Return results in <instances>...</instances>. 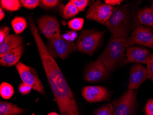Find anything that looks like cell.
Segmentation results:
<instances>
[{"instance_id":"obj_10","label":"cell","mask_w":153,"mask_h":115,"mask_svg":"<svg viewBox=\"0 0 153 115\" xmlns=\"http://www.w3.org/2000/svg\"><path fill=\"white\" fill-rule=\"evenodd\" d=\"M130 46L136 44L153 48V32L149 28L139 25L136 27L128 37Z\"/></svg>"},{"instance_id":"obj_20","label":"cell","mask_w":153,"mask_h":115,"mask_svg":"<svg viewBox=\"0 0 153 115\" xmlns=\"http://www.w3.org/2000/svg\"><path fill=\"white\" fill-rule=\"evenodd\" d=\"M79 9L71 1L69 2L63 8L62 17L64 19H68L75 16L79 13Z\"/></svg>"},{"instance_id":"obj_14","label":"cell","mask_w":153,"mask_h":115,"mask_svg":"<svg viewBox=\"0 0 153 115\" xmlns=\"http://www.w3.org/2000/svg\"><path fill=\"white\" fill-rule=\"evenodd\" d=\"M153 55L147 49L138 47H130L126 51L128 61L131 63L147 64Z\"/></svg>"},{"instance_id":"obj_24","label":"cell","mask_w":153,"mask_h":115,"mask_svg":"<svg viewBox=\"0 0 153 115\" xmlns=\"http://www.w3.org/2000/svg\"><path fill=\"white\" fill-rule=\"evenodd\" d=\"M84 21V19L82 18H75L69 21L68 22V26L73 31H79L83 27Z\"/></svg>"},{"instance_id":"obj_9","label":"cell","mask_w":153,"mask_h":115,"mask_svg":"<svg viewBox=\"0 0 153 115\" xmlns=\"http://www.w3.org/2000/svg\"><path fill=\"white\" fill-rule=\"evenodd\" d=\"M38 26L40 32L48 39L61 35L60 24L55 16L46 15L41 17L38 20Z\"/></svg>"},{"instance_id":"obj_22","label":"cell","mask_w":153,"mask_h":115,"mask_svg":"<svg viewBox=\"0 0 153 115\" xmlns=\"http://www.w3.org/2000/svg\"><path fill=\"white\" fill-rule=\"evenodd\" d=\"M14 92L12 85L5 82L1 83L0 86V95L1 97L5 99H9L13 96Z\"/></svg>"},{"instance_id":"obj_5","label":"cell","mask_w":153,"mask_h":115,"mask_svg":"<svg viewBox=\"0 0 153 115\" xmlns=\"http://www.w3.org/2000/svg\"><path fill=\"white\" fill-rule=\"evenodd\" d=\"M46 47L53 58L61 59L62 60L66 59L70 53L78 49L74 41L66 40L62 35L48 39Z\"/></svg>"},{"instance_id":"obj_3","label":"cell","mask_w":153,"mask_h":115,"mask_svg":"<svg viewBox=\"0 0 153 115\" xmlns=\"http://www.w3.org/2000/svg\"><path fill=\"white\" fill-rule=\"evenodd\" d=\"M130 46L128 38H116L111 35L108 44L98 59L109 72H112L124 59L125 52Z\"/></svg>"},{"instance_id":"obj_18","label":"cell","mask_w":153,"mask_h":115,"mask_svg":"<svg viewBox=\"0 0 153 115\" xmlns=\"http://www.w3.org/2000/svg\"><path fill=\"white\" fill-rule=\"evenodd\" d=\"M25 111L16 104L5 101L0 102V115H20Z\"/></svg>"},{"instance_id":"obj_7","label":"cell","mask_w":153,"mask_h":115,"mask_svg":"<svg viewBox=\"0 0 153 115\" xmlns=\"http://www.w3.org/2000/svg\"><path fill=\"white\" fill-rule=\"evenodd\" d=\"M136 93L129 89L123 96L112 101L113 115H134L136 104Z\"/></svg>"},{"instance_id":"obj_31","label":"cell","mask_w":153,"mask_h":115,"mask_svg":"<svg viewBox=\"0 0 153 115\" xmlns=\"http://www.w3.org/2000/svg\"><path fill=\"white\" fill-rule=\"evenodd\" d=\"M10 32L9 27H2L0 30V43H1L8 35Z\"/></svg>"},{"instance_id":"obj_19","label":"cell","mask_w":153,"mask_h":115,"mask_svg":"<svg viewBox=\"0 0 153 115\" xmlns=\"http://www.w3.org/2000/svg\"><path fill=\"white\" fill-rule=\"evenodd\" d=\"M14 31L17 35L23 32L27 27V22L23 17H16L11 21Z\"/></svg>"},{"instance_id":"obj_26","label":"cell","mask_w":153,"mask_h":115,"mask_svg":"<svg viewBox=\"0 0 153 115\" xmlns=\"http://www.w3.org/2000/svg\"><path fill=\"white\" fill-rule=\"evenodd\" d=\"M72 3L74 4L79 11H82L85 10L87 6L89 1L88 0H72L70 1Z\"/></svg>"},{"instance_id":"obj_21","label":"cell","mask_w":153,"mask_h":115,"mask_svg":"<svg viewBox=\"0 0 153 115\" xmlns=\"http://www.w3.org/2000/svg\"><path fill=\"white\" fill-rule=\"evenodd\" d=\"M1 5L3 9L9 11H16L20 9L21 3L18 0H1Z\"/></svg>"},{"instance_id":"obj_6","label":"cell","mask_w":153,"mask_h":115,"mask_svg":"<svg viewBox=\"0 0 153 115\" xmlns=\"http://www.w3.org/2000/svg\"><path fill=\"white\" fill-rule=\"evenodd\" d=\"M16 68L23 83L31 87L34 90L45 95L43 85L34 68L27 66L21 62L16 64Z\"/></svg>"},{"instance_id":"obj_33","label":"cell","mask_w":153,"mask_h":115,"mask_svg":"<svg viewBox=\"0 0 153 115\" xmlns=\"http://www.w3.org/2000/svg\"><path fill=\"white\" fill-rule=\"evenodd\" d=\"M105 3L110 6H113L115 5H119L123 2L122 0H106Z\"/></svg>"},{"instance_id":"obj_25","label":"cell","mask_w":153,"mask_h":115,"mask_svg":"<svg viewBox=\"0 0 153 115\" xmlns=\"http://www.w3.org/2000/svg\"><path fill=\"white\" fill-rule=\"evenodd\" d=\"M22 6L27 9H33L36 8L40 3L39 0H21L20 1Z\"/></svg>"},{"instance_id":"obj_4","label":"cell","mask_w":153,"mask_h":115,"mask_svg":"<svg viewBox=\"0 0 153 115\" xmlns=\"http://www.w3.org/2000/svg\"><path fill=\"white\" fill-rule=\"evenodd\" d=\"M105 31L83 30L76 41L78 51L83 54L92 56L98 47Z\"/></svg>"},{"instance_id":"obj_8","label":"cell","mask_w":153,"mask_h":115,"mask_svg":"<svg viewBox=\"0 0 153 115\" xmlns=\"http://www.w3.org/2000/svg\"><path fill=\"white\" fill-rule=\"evenodd\" d=\"M113 8L112 6L103 3L100 1H97L87 11L86 18L90 20L105 25L113 12Z\"/></svg>"},{"instance_id":"obj_35","label":"cell","mask_w":153,"mask_h":115,"mask_svg":"<svg viewBox=\"0 0 153 115\" xmlns=\"http://www.w3.org/2000/svg\"><path fill=\"white\" fill-rule=\"evenodd\" d=\"M47 115H59L56 112H51V113H49Z\"/></svg>"},{"instance_id":"obj_12","label":"cell","mask_w":153,"mask_h":115,"mask_svg":"<svg viewBox=\"0 0 153 115\" xmlns=\"http://www.w3.org/2000/svg\"><path fill=\"white\" fill-rule=\"evenodd\" d=\"M82 94L87 101L89 103L99 102L110 98L109 91L102 86H86L82 89Z\"/></svg>"},{"instance_id":"obj_32","label":"cell","mask_w":153,"mask_h":115,"mask_svg":"<svg viewBox=\"0 0 153 115\" xmlns=\"http://www.w3.org/2000/svg\"><path fill=\"white\" fill-rule=\"evenodd\" d=\"M145 113L146 115H153V99H150L145 106Z\"/></svg>"},{"instance_id":"obj_15","label":"cell","mask_w":153,"mask_h":115,"mask_svg":"<svg viewBox=\"0 0 153 115\" xmlns=\"http://www.w3.org/2000/svg\"><path fill=\"white\" fill-rule=\"evenodd\" d=\"M25 52V47L19 46L0 56V64L4 66H11L19 63V60Z\"/></svg>"},{"instance_id":"obj_1","label":"cell","mask_w":153,"mask_h":115,"mask_svg":"<svg viewBox=\"0 0 153 115\" xmlns=\"http://www.w3.org/2000/svg\"><path fill=\"white\" fill-rule=\"evenodd\" d=\"M28 23L60 113L62 115H79L73 92L58 64L48 51L31 17H28Z\"/></svg>"},{"instance_id":"obj_23","label":"cell","mask_w":153,"mask_h":115,"mask_svg":"<svg viewBox=\"0 0 153 115\" xmlns=\"http://www.w3.org/2000/svg\"><path fill=\"white\" fill-rule=\"evenodd\" d=\"M114 106L111 103H108L100 107L93 115H113Z\"/></svg>"},{"instance_id":"obj_17","label":"cell","mask_w":153,"mask_h":115,"mask_svg":"<svg viewBox=\"0 0 153 115\" xmlns=\"http://www.w3.org/2000/svg\"><path fill=\"white\" fill-rule=\"evenodd\" d=\"M137 19L140 24L153 27V9L151 8L140 9L137 13Z\"/></svg>"},{"instance_id":"obj_28","label":"cell","mask_w":153,"mask_h":115,"mask_svg":"<svg viewBox=\"0 0 153 115\" xmlns=\"http://www.w3.org/2000/svg\"><path fill=\"white\" fill-rule=\"evenodd\" d=\"M147 79H149L153 82V55L148 63L147 64Z\"/></svg>"},{"instance_id":"obj_29","label":"cell","mask_w":153,"mask_h":115,"mask_svg":"<svg viewBox=\"0 0 153 115\" xmlns=\"http://www.w3.org/2000/svg\"><path fill=\"white\" fill-rule=\"evenodd\" d=\"M32 88L29 86L22 83L20 84L19 86V91L20 93L22 95L29 94Z\"/></svg>"},{"instance_id":"obj_2","label":"cell","mask_w":153,"mask_h":115,"mask_svg":"<svg viewBox=\"0 0 153 115\" xmlns=\"http://www.w3.org/2000/svg\"><path fill=\"white\" fill-rule=\"evenodd\" d=\"M136 9L131 5L114 7L113 11L105 26L116 38H128L131 30L140 25Z\"/></svg>"},{"instance_id":"obj_13","label":"cell","mask_w":153,"mask_h":115,"mask_svg":"<svg viewBox=\"0 0 153 115\" xmlns=\"http://www.w3.org/2000/svg\"><path fill=\"white\" fill-rule=\"evenodd\" d=\"M147 77V68L140 64L133 65L130 72V80L128 85L129 90L137 89Z\"/></svg>"},{"instance_id":"obj_11","label":"cell","mask_w":153,"mask_h":115,"mask_svg":"<svg viewBox=\"0 0 153 115\" xmlns=\"http://www.w3.org/2000/svg\"><path fill=\"white\" fill-rule=\"evenodd\" d=\"M109 72L101 61L97 59L90 63L84 72L85 80L89 83H96L106 78Z\"/></svg>"},{"instance_id":"obj_34","label":"cell","mask_w":153,"mask_h":115,"mask_svg":"<svg viewBox=\"0 0 153 115\" xmlns=\"http://www.w3.org/2000/svg\"><path fill=\"white\" fill-rule=\"evenodd\" d=\"M5 17V13L1 8H0V20H3Z\"/></svg>"},{"instance_id":"obj_27","label":"cell","mask_w":153,"mask_h":115,"mask_svg":"<svg viewBox=\"0 0 153 115\" xmlns=\"http://www.w3.org/2000/svg\"><path fill=\"white\" fill-rule=\"evenodd\" d=\"M40 3L45 8H52L56 7L59 3L57 0H42L40 1Z\"/></svg>"},{"instance_id":"obj_30","label":"cell","mask_w":153,"mask_h":115,"mask_svg":"<svg viewBox=\"0 0 153 115\" xmlns=\"http://www.w3.org/2000/svg\"><path fill=\"white\" fill-rule=\"evenodd\" d=\"M78 36V34L75 31H70L67 32V33L62 37L66 40L69 41H73Z\"/></svg>"},{"instance_id":"obj_16","label":"cell","mask_w":153,"mask_h":115,"mask_svg":"<svg viewBox=\"0 0 153 115\" xmlns=\"http://www.w3.org/2000/svg\"><path fill=\"white\" fill-rule=\"evenodd\" d=\"M23 42V38L20 35H9L0 44V56L21 45Z\"/></svg>"},{"instance_id":"obj_36","label":"cell","mask_w":153,"mask_h":115,"mask_svg":"<svg viewBox=\"0 0 153 115\" xmlns=\"http://www.w3.org/2000/svg\"><path fill=\"white\" fill-rule=\"evenodd\" d=\"M151 8L153 9V1H152L151 3Z\"/></svg>"}]
</instances>
